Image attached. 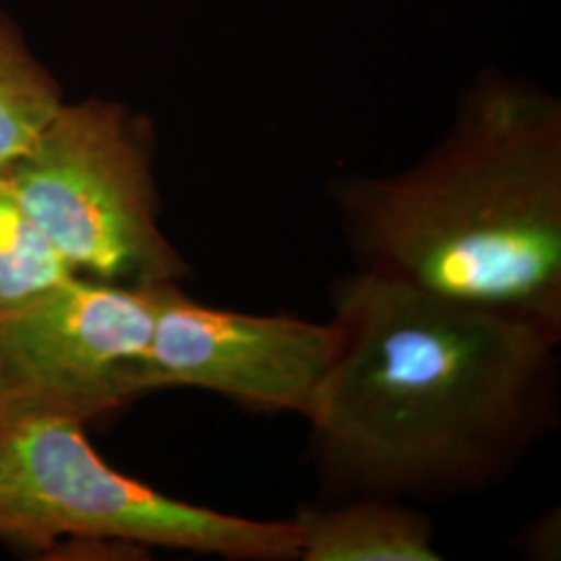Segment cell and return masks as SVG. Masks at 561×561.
Here are the masks:
<instances>
[{"label":"cell","instance_id":"cell-1","mask_svg":"<svg viewBox=\"0 0 561 561\" xmlns=\"http://www.w3.org/2000/svg\"><path fill=\"white\" fill-rule=\"evenodd\" d=\"M337 354L306 421L352 497L477 493L553 421L560 337L356 271L333 294Z\"/></svg>","mask_w":561,"mask_h":561},{"label":"cell","instance_id":"cell-2","mask_svg":"<svg viewBox=\"0 0 561 561\" xmlns=\"http://www.w3.org/2000/svg\"><path fill=\"white\" fill-rule=\"evenodd\" d=\"M358 271L561 340V106L484 78L451 131L391 178L335 181Z\"/></svg>","mask_w":561,"mask_h":561},{"label":"cell","instance_id":"cell-3","mask_svg":"<svg viewBox=\"0 0 561 561\" xmlns=\"http://www.w3.org/2000/svg\"><path fill=\"white\" fill-rule=\"evenodd\" d=\"M65 539L300 560L294 518L252 520L173 500L102 460L81 422L0 426V542L50 549Z\"/></svg>","mask_w":561,"mask_h":561},{"label":"cell","instance_id":"cell-4","mask_svg":"<svg viewBox=\"0 0 561 561\" xmlns=\"http://www.w3.org/2000/svg\"><path fill=\"white\" fill-rule=\"evenodd\" d=\"M0 175L73 273L119 285L187 275L159 225L150 131L117 102H62Z\"/></svg>","mask_w":561,"mask_h":561},{"label":"cell","instance_id":"cell-5","mask_svg":"<svg viewBox=\"0 0 561 561\" xmlns=\"http://www.w3.org/2000/svg\"><path fill=\"white\" fill-rule=\"evenodd\" d=\"M162 285L71 275L0 310V426L94 421L138 396Z\"/></svg>","mask_w":561,"mask_h":561},{"label":"cell","instance_id":"cell-6","mask_svg":"<svg viewBox=\"0 0 561 561\" xmlns=\"http://www.w3.org/2000/svg\"><path fill=\"white\" fill-rule=\"evenodd\" d=\"M337 343L333 321L213 308L167 283L136 391L190 387L252 410L308 419Z\"/></svg>","mask_w":561,"mask_h":561},{"label":"cell","instance_id":"cell-7","mask_svg":"<svg viewBox=\"0 0 561 561\" xmlns=\"http://www.w3.org/2000/svg\"><path fill=\"white\" fill-rule=\"evenodd\" d=\"M304 561H439L428 516L400 500L358 497L294 516Z\"/></svg>","mask_w":561,"mask_h":561},{"label":"cell","instance_id":"cell-8","mask_svg":"<svg viewBox=\"0 0 561 561\" xmlns=\"http://www.w3.org/2000/svg\"><path fill=\"white\" fill-rule=\"evenodd\" d=\"M62 102L57 80L0 11V167L36 141Z\"/></svg>","mask_w":561,"mask_h":561},{"label":"cell","instance_id":"cell-9","mask_svg":"<svg viewBox=\"0 0 561 561\" xmlns=\"http://www.w3.org/2000/svg\"><path fill=\"white\" fill-rule=\"evenodd\" d=\"M76 275L0 175V310Z\"/></svg>","mask_w":561,"mask_h":561},{"label":"cell","instance_id":"cell-10","mask_svg":"<svg viewBox=\"0 0 561 561\" xmlns=\"http://www.w3.org/2000/svg\"><path fill=\"white\" fill-rule=\"evenodd\" d=\"M524 539L528 542V551L535 558H547V560H551L553 556L558 558V553H560V516H558V510H556V516L551 512L549 516H545L541 520H537V524H533Z\"/></svg>","mask_w":561,"mask_h":561}]
</instances>
